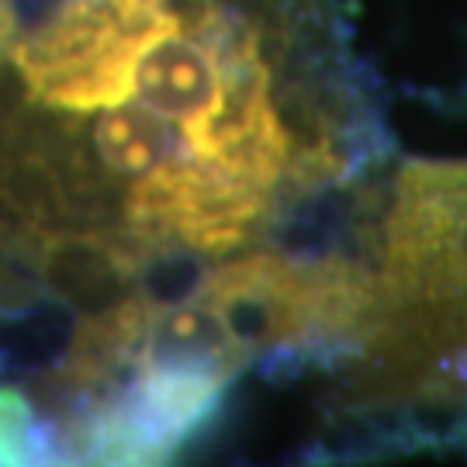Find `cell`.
Instances as JSON below:
<instances>
[{"label":"cell","mask_w":467,"mask_h":467,"mask_svg":"<svg viewBox=\"0 0 467 467\" xmlns=\"http://www.w3.org/2000/svg\"><path fill=\"white\" fill-rule=\"evenodd\" d=\"M90 142L104 173L111 181H125L129 191L184 160H194L184 135L173 132V125L152 115L146 104L129 98L104 108L90 129Z\"/></svg>","instance_id":"cell-3"},{"label":"cell","mask_w":467,"mask_h":467,"mask_svg":"<svg viewBox=\"0 0 467 467\" xmlns=\"http://www.w3.org/2000/svg\"><path fill=\"white\" fill-rule=\"evenodd\" d=\"M15 250L52 298L77 316H100L142 291L152 246L135 233L25 225L15 233Z\"/></svg>","instance_id":"cell-2"},{"label":"cell","mask_w":467,"mask_h":467,"mask_svg":"<svg viewBox=\"0 0 467 467\" xmlns=\"http://www.w3.org/2000/svg\"><path fill=\"white\" fill-rule=\"evenodd\" d=\"M52 447L35 426V405L15 388H0V464H28L42 461Z\"/></svg>","instance_id":"cell-4"},{"label":"cell","mask_w":467,"mask_h":467,"mask_svg":"<svg viewBox=\"0 0 467 467\" xmlns=\"http://www.w3.org/2000/svg\"><path fill=\"white\" fill-rule=\"evenodd\" d=\"M11 28H15V17H11V0H0V56L11 46Z\"/></svg>","instance_id":"cell-5"},{"label":"cell","mask_w":467,"mask_h":467,"mask_svg":"<svg viewBox=\"0 0 467 467\" xmlns=\"http://www.w3.org/2000/svg\"><path fill=\"white\" fill-rule=\"evenodd\" d=\"M368 347L391 374L467 368V163H409L384 222Z\"/></svg>","instance_id":"cell-1"}]
</instances>
